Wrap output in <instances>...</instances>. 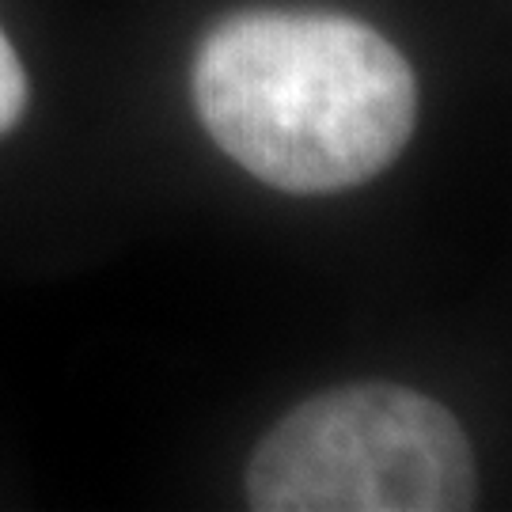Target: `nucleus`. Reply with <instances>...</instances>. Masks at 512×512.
Listing matches in <instances>:
<instances>
[{
  "label": "nucleus",
  "mask_w": 512,
  "mask_h": 512,
  "mask_svg": "<svg viewBox=\"0 0 512 512\" xmlns=\"http://www.w3.org/2000/svg\"><path fill=\"white\" fill-rule=\"evenodd\" d=\"M194 107L239 167L289 194L376 179L406 148L418 84L380 31L334 12H239L205 35Z\"/></svg>",
  "instance_id": "obj_1"
},
{
  "label": "nucleus",
  "mask_w": 512,
  "mask_h": 512,
  "mask_svg": "<svg viewBox=\"0 0 512 512\" xmlns=\"http://www.w3.org/2000/svg\"><path fill=\"white\" fill-rule=\"evenodd\" d=\"M475 494L459 421L395 384L315 395L277 421L247 467L262 512H463Z\"/></svg>",
  "instance_id": "obj_2"
},
{
  "label": "nucleus",
  "mask_w": 512,
  "mask_h": 512,
  "mask_svg": "<svg viewBox=\"0 0 512 512\" xmlns=\"http://www.w3.org/2000/svg\"><path fill=\"white\" fill-rule=\"evenodd\" d=\"M23 107H27V76L8 35L0 31V133L16 126Z\"/></svg>",
  "instance_id": "obj_3"
}]
</instances>
